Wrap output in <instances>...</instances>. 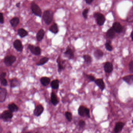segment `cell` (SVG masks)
Instances as JSON below:
<instances>
[{
    "label": "cell",
    "instance_id": "9c48e42d",
    "mask_svg": "<svg viewBox=\"0 0 133 133\" xmlns=\"http://www.w3.org/2000/svg\"><path fill=\"white\" fill-rule=\"evenodd\" d=\"M57 63L58 66V70L59 72H61L63 70L65 69V67L64 66V64L65 63V60H62L61 56H59L57 59Z\"/></svg>",
    "mask_w": 133,
    "mask_h": 133
},
{
    "label": "cell",
    "instance_id": "e0dca14e",
    "mask_svg": "<svg viewBox=\"0 0 133 133\" xmlns=\"http://www.w3.org/2000/svg\"><path fill=\"white\" fill-rule=\"evenodd\" d=\"M125 123H124L121 122H118L116 123L114 131L115 133H119L122 131L123 128L125 126Z\"/></svg>",
    "mask_w": 133,
    "mask_h": 133
},
{
    "label": "cell",
    "instance_id": "d4e9b609",
    "mask_svg": "<svg viewBox=\"0 0 133 133\" xmlns=\"http://www.w3.org/2000/svg\"><path fill=\"white\" fill-rule=\"evenodd\" d=\"M8 110L13 113L17 112L19 109L18 106L14 103L9 104L8 105Z\"/></svg>",
    "mask_w": 133,
    "mask_h": 133
},
{
    "label": "cell",
    "instance_id": "d6a6232c",
    "mask_svg": "<svg viewBox=\"0 0 133 133\" xmlns=\"http://www.w3.org/2000/svg\"><path fill=\"white\" fill-rule=\"evenodd\" d=\"M65 116L69 122H71L72 120V115L70 112L68 111L66 112H65Z\"/></svg>",
    "mask_w": 133,
    "mask_h": 133
},
{
    "label": "cell",
    "instance_id": "ee69618b",
    "mask_svg": "<svg viewBox=\"0 0 133 133\" xmlns=\"http://www.w3.org/2000/svg\"><path fill=\"white\" fill-rule=\"evenodd\" d=\"M132 123H133V120H132Z\"/></svg>",
    "mask_w": 133,
    "mask_h": 133
},
{
    "label": "cell",
    "instance_id": "8fae6325",
    "mask_svg": "<svg viewBox=\"0 0 133 133\" xmlns=\"http://www.w3.org/2000/svg\"><path fill=\"white\" fill-rule=\"evenodd\" d=\"M7 95V91L4 88H0V102H3L5 101Z\"/></svg>",
    "mask_w": 133,
    "mask_h": 133
},
{
    "label": "cell",
    "instance_id": "60d3db41",
    "mask_svg": "<svg viewBox=\"0 0 133 133\" xmlns=\"http://www.w3.org/2000/svg\"><path fill=\"white\" fill-rule=\"evenodd\" d=\"M94 1V0H85V1H86V3L87 4H90L93 2Z\"/></svg>",
    "mask_w": 133,
    "mask_h": 133
},
{
    "label": "cell",
    "instance_id": "7402d4cb",
    "mask_svg": "<svg viewBox=\"0 0 133 133\" xmlns=\"http://www.w3.org/2000/svg\"><path fill=\"white\" fill-rule=\"evenodd\" d=\"M123 80L128 84L133 85V75L125 76L123 77Z\"/></svg>",
    "mask_w": 133,
    "mask_h": 133
},
{
    "label": "cell",
    "instance_id": "ba28073f",
    "mask_svg": "<svg viewBox=\"0 0 133 133\" xmlns=\"http://www.w3.org/2000/svg\"><path fill=\"white\" fill-rule=\"evenodd\" d=\"M14 47L18 52H22L23 50V45L21 41L19 40H16L13 43Z\"/></svg>",
    "mask_w": 133,
    "mask_h": 133
},
{
    "label": "cell",
    "instance_id": "ab89813d",
    "mask_svg": "<svg viewBox=\"0 0 133 133\" xmlns=\"http://www.w3.org/2000/svg\"><path fill=\"white\" fill-rule=\"evenodd\" d=\"M6 76V72H3L1 73L0 76V80H1L2 79H4Z\"/></svg>",
    "mask_w": 133,
    "mask_h": 133
},
{
    "label": "cell",
    "instance_id": "7c38bea8",
    "mask_svg": "<svg viewBox=\"0 0 133 133\" xmlns=\"http://www.w3.org/2000/svg\"><path fill=\"white\" fill-rule=\"evenodd\" d=\"M104 69L106 73H111L113 70V65L110 62H106L104 66Z\"/></svg>",
    "mask_w": 133,
    "mask_h": 133
},
{
    "label": "cell",
    "instance_id": "d6986e66",
    "mask_svg": "<svg viewBox=\"0 0 133 133\" xmlns=\"http://www.w3.org/2000/svg\"><path fill=\"white\" fill-rule=\"evenodd\" d=\"M40 81L43 86H47L50 84V78L47 77H43L40 79Z\"/></svg>",
    "mask_w": 133,
    "mask_h": 133
},
{
    "label": "cell",
    "instance_id": "603a6c76",
    "mask_svg": "<svg viewBox=\"0 0 133 133\" xmlns=\"http://www.w3.org/2000/svg\"><path fill=\"white\" fill-rule=\"evenodd\" d=\"M51 101L52 104L54 106H56L59 103V101L58 99L57 95L53 92L51 93Z\"/></svg>",
    "mask_w": 133,
    "mask_h": 133
},
{
    "label": "cell",
    "instance_id": "1f68e13d",
    "mask_svg": "<svg viewBox=\"0 0 133 133\" xmlns=\"http://www.w3.org/2000/svg\"><path fill=\"white\" fill-rule=\"evenodd\" d=\"M105 48L108 51L111 52L112 50L113 47L111 45V42L110 41H108L105 44Z\"/></svg>",
    "mask_w": 133,
    "mask_h": 133
},
{
    "label": "cell",
    "instance_id": "e575fe53",
    "mask_svg": "<svg viewBox=\"0 0 133 133\" xmlns=\"http://www.w3.org/2000/svg\"><path fill=\"white\" fill-rule=\"evenodd\" d=\"M79 126H80V128H84L86 125V122L85 121L83 120H81L79 121Z\"/></svg>",
    "mask_w": 133,
    "mask_h": 133
},
{
    "label": "cell",
    "instance_id": "836d02e7",
    "mask_svg": "<svg viewBox=\"0 0 133 133\" xmlns=\"http://www.w3.org/2000/svg\"><path fill=\"white\" fill-rule=\"evenodd\" d=\"M89 11V9L88 8L85 9L82 12V15L85 19H87V18L88 12Z\"/></svg>",
    "mask_w": 133,
    "mask_h": 133
},
{
    "label": "cell",
    "instance_id": "7a4b0ae2",
    "mask_svg": "<svg viewBox=\"0 0 133 133\" xmlns=\"http://www.w3.org/2000/svg\"><path fill=\"white\" fill-rule=\"evenodd\" d=\"M31 10L32 12L35 15L38 17H41L42 15V9L39 6L34 2H32L31 4Z\"/></svg>",
    "mask_w": 133,
    "mask_h": 133
},
{
    "label": "cell",
    "instance_id": "277c9868",
    "mask_svg": "<svg viewBox=\"0 0 133 133\" xmlns=\"http://www.w3.org/2000/svg\"><path fill=\"white\" fill-rule=\"evenodd\" d=\"M78 114L82 117H87L90 118V110L86 107L83 105H81L78 110Z\"/></svg>",
    "mask_w": 133,
    "mask_h": 133
},
{
    "label": "cell",
    "instance_id": "83f0119b",
    "mask_svg": "<svg viewBox=\"0 0 133 133\" xmlns=\"http://www.w3.org/2000/svg\"><path fill=\"white\" fill-rule=\"evenodd\" d=\"M59 83L60 81L58 79H55L51 82L50 86L53 89H58L59 88Z\"/></svg>",
    "mask_w": 133,
    "mask_h": 133
},
{
    "label": "cell",
    "instance_id": "4fadbf2b",
    "mask_svg": "<svg viewBox=\"0 0 133 133\" xmlns=\"http://www.w3.org/2000/svg\"><path fill=\"white\" fill-rule=\"evenodd\" d=\"M112 27L117 33H121L123 31V27L119 22H115L113 24Z\"/></svg>",
    "mask_w": 133,
    "mask_h": 133
},
{
    "label": "cell",
    "instance_id": "b9f144b4",
    "mask_svg": "<svg viewBox=\"0 0 133 133\" xmlns=\"http://www.w3.org/2000/svg\"><path fill=\"white\" fill-rule=\"evenodd\" d=\"M21 3H20V2L19 3H17L16 4V7H17V8H20V6H21Z\"/></svg>",
    "mask_w": 133,
    "mask_h": 133
},
{
    "label": "cell",
    "instance_id": "cb8c5ba5",
    "mask_svg": "<svg viewBox=\"0 0 133 133\" xmlns=\"http://www.w3.org/2000/svg\"><path fill=\"white\" fill-rule=\"evenodd\" d=\"M18 34L21 38L25 37L28 35V32L24 28H20L17 31Z\"/></svg>",
    "mask_w": 133,
    "mask_h": 133
},
{
    "label": "cell",
    "instance_id": "2e32d148",
    "mask_svg": "<svg viewBox=\"0 0 133 133\" xmlns=\"http://www.w3.org/2000/svg\"><path fill=\"white\" fill-rule=\"evenodd\" d=\"M94 82H95V84L100 88L101 91H103L104 90L105 88V84L103 79H97L95 80Z\"/></svg>",
    "mask_w": 133,
    "mask_h": 133
},
{
    "label": "cell",
    "instance_id": "9a60e30c",
    "mask_svg": "<svg viewBox=\"0 0 133 133\" xmlns=\"http://www.w3.org/2000/svg\"><path fill=\"white\" fill-rule=\"evenodd\" d=\"M64 54L70 60L73 59L74 58V54L71 48L68 47L65 52L64 53Z\"/></svg>",
    "mask_w": 133,
    "mask_h": 133
},
{
    "label": "cell",
    "instance_id": "f35d334b",
    "mask_svg": "<svg viewBox=\"0 0 133 133\" xmlns=\"http://www.w3.org/2000/svg\"><path fill=\"white\" fill-rule=\"evenodd\" d=\"M0 22L1 24H3L4 23V17L3 16V14L2 13H0Z\"/></svg>",
    "mask_w": 133,
    "mask_h": 133
},
{
    "label": "cell",
    "instance_id": "8992f818",
    "mask_svg": "<svg viewBox=\"0 0 133 133\" xmlns=\"http://www.w3.org/2000/svg\"><path fill=\"white\" fill-rule=\"evenodd\" d=\"M16 60V58L13 55H8L4 58V63L7 66H10L13 64L15 62Z\"/></svg>",
    "mask_w": 133,
    "mask_h": 133
},
{
    "label": "cell",
    "instance_id": "f546056e",
    "mask_svg": "<svg viewBox=\"0 0 133 133\" xmlns=\"http://www.w3.org/2000/svg\"><path fill=\"white\" fill-rule=\"evenodd\" d=\"M127 21L128 22H133V6L129 11L128 16H127Z\"/></svg>",
    "mask_w": 133,
    "mask_h": 133
},
{
    "label": "cell",
    "instance_id": "3957f363",
    "mask_svg": "<svg viewBox=\"0 0 133 133\" xmlns=\"http://www.w3.org/2000/svg\"><path fill=\"white\" fill-rule=\"evenodd\" d=\"M13 116V112L8 110L3 111L1 115V118L5 122H9Z\"/></svg>",
    "mask_w": 133,
    "mask_h": 133
},
{
    "label": "cell",
    "instance_id": "44dd1931",
    "mask_svg": "<svg viewBox=\"0 0 133 133\" xmlns=\"http://www.w3.org/2000/svg\"><path fill=\"white\" fill-rule=\"evenodd\" d=\"M115 31L112 27H110L109 30H108L106 33V36L109 39H112L114 38L115 36Z\"/></svg>",
    "mask_w": 133,
    "mask_h": 133
},
{
    "label": "cell",
    "instance_id": "5bb4252c",
    "mask_svg": "<svg viewBox=\"0 0 133 133\" xmlns=\"http://www.w3.org/2000/svg\"><path fill=\"white\" fill-rule=\"evenodd\" d=\"M10 86L11 88H14L18 86L21 84V82L17 78H14L9 81Z\"/></svg>",
    "mask_w": 133,
    "mask_h": 133
},
{
    "label": "cell",
    "instance_id": "6da1fadb",
    "mask_svg": "<svg viewBox=\"0 0 133 133\" xmlns=\"http://www.w3.org/2000/svg\"><path fill=\"white\" fill-rule=\"evenodd\" d=\"M53 18V12L51 10H47L44 11L43 16V21L46 24L49 25L50 24Z\"/></svg>",
    "mask_w": 133,
    "mask_h": 133
},
{
    "label": "cell",
    "instance_id": "52a82bcc",
    "mask_svg": "<svg viewBox=\"0 0 133 133\" xmlns=\"http://www.w3.org/2000/svg\"><path fill=\"white\" fill-rule=\"evenodd\" d=\"M28 48L30 52L33 54L36 55H40L41 53V49L38 46H34V45L29 44L28 45Z\"/></svg>",
    "mask_w": 133,
    "mask_h": 133
},
{
    "label": "cell",
    "instance_id": "484cf974",
    "mask_svg": "<svg viewBox=\"0 0 133 133\" xmlns=\"http://www.w3.org/2000/svg\"><path fill=\"white\" fill-rule=\"evenodd\" d=\"M94 55L97 59L100 60L103 56V52L100 49H97L94 52Z\"/></svg>",
    "mask_w": 133,
    "mask_h": 133
},
{
    "label": "cell",
    "instance_id": "4316f807",
    "mask_svg": "<svg viewBox=\"0 0 133 133\" xmlns=\"http://www.w3.org/2000/svg\"><path fill=\"white\" fill-rule=\"evenodd\" d=\"M49 30L53 34H57L59 31L58 24L56 23H54L49 28Z\"/></svg>",
    "mask_w": 133,
    "mask_h": 133
},
{
    "label": "cell",
    "instance_id": "7bdbcfd3",
    "mask_svg": "<svg viewBox=\"0 0 133 133\" xmlns=\"http://www.w3.org/2000/svg\"><path fill=\"white\" fill-rule=\"evenodd\" d=\"M131 40L133 42V30L131 32Z\"/></svg>",
    "mask_w": 133,
    "mask_h": 133
},
{
    "label": "cell",
    "instance_id": "f1b7e54d",
    "mask_svg": "<svg viewBox=\"0 0 133 133\" xmlns=\"http://www.w3.org/2000/svg\"><path fill=\"white\" fill-rule=\"evenodd\" d=\"M49 58L47 57H43L40 59L38 63H37L36 65L37 66H42L45 65L49 61Z\"/></svg>",
    "mask_w": 133,
    "mask_h": 133
},
{
    "label": "cell",
    "instance_id": "5b68a950",
    "mask_svg": "<svg viewBox=\"0 0 133 133\" xmlns=\"http://www.w3.org/2000/svg\"><path fill=\"white\" fill-rule=\"evenodd\" d=\"M93 16L95 18L97 23L99 26H102L103 25L106 21L104 16L100 13H94Z\"/></svg>",
    "mask_w": 133,
    "mask_h": 133
},
{
    "label": "cell",
    "instance_id": "4dcf8cb0",
    "mask_svg": "<svg viewBox=\"0 0 133 133\" xmlns=\"http://www.w3.org/2000/svg\"><path fill=\"white\" fill-rule=\"evenodd\" d=\"M83 58L84 60V62L87 64H90L92 61L91 57L89 55H83Z\"/></svg>",
    "mask_w": 133,
    "mask_h": 133
},
{
    "label": "cell",
    "instance_id": "74e56055",
    "mask_svg": "<svg viewBox=\"0 0 133 133\" xmlns=\"http://www.w3.org/2000/svg\"><path fill=\"white\" fill-rule=\"evenodd\" d=\"M129 69L131 73H133V61H130L129 64Z\"/></svg>",
    "mask_w": 133,
    "mask_h": 133
},
{
    "label": "cell",
    "instance_id": "ffe728a7",
    "mask_svg": "<svg viewBox=\"0 0 133 133\" xmlns=\"http://www.w3.org/2000/svg\"><path fill=\"white\" fill-rule=\"evenodd\" d=\"M9 23L11 26L13 28L16 27L20 23V19L18 17H14L12 18L9 21Z\"/></svg>",
    "mask_w": 133,
    "mask_h": 133
},
{
    "label": "cell",
    "instance_id": "ac0fdd59",
    "mask_svg": "<svg viewBox=\"0 0 133 133\" xmlns=\"http://www.w3.org/2000/svg\"><path fill=\"white\" fill-rule=\"evenodd\" d=\"M45 34V32L43 29H40V30L38 31L36 34V39L38 42H40L42 41L43 39L44 36Z\"/></svg>",
    "mask_w": 133,
    "mask_h": 133
},
{
    "label": "cell",
    "instance_id": "30bf717a",
    "mask_svg": "<svg viewBox=\"0 0 133 133\" xmlns=\"http://www.w3.org/2000/svg\"><path fill=\"white\" fill-rule=\"evenodd\" d=\"M44 109L42 105H39L35 108L33 111V115L36 117H39L42 114L44 111Z\"/></svg>",
    "mask_w": 133,
    "mask_h": 133
},
{
    "label": "cell",
    "instance_id": "d590c367",
    "mask_svg": "<svg viewBox=\"0 0 133 133\" xmlns=\"http://www.w3.org/2000/svg\"><path fill=\"white\" fill-rule=\"evenodd\" d=\"M86 77L89 80V81L91 82H94L95 81V78L92 75H86Z\"/></svg>",
    "mask_w": 133,
    "mask_h": 133
},
{
    "label": "cell",
    "instance_id": "8d00e7d4",
    "mask_svg": "<svg viewBox=\"0 0 133 133\" xmlns=\"http://www.w3.org/2000/svg\"><path fill=\"white\" fill-rule=\"evenodd\" d=\"M0 80H1V85H3L4 86H6L8 85V82L6 79L4 78Z\"/></svg>",
    "mask_w": 133,
    "mask_h": 133
}]
</instances>
